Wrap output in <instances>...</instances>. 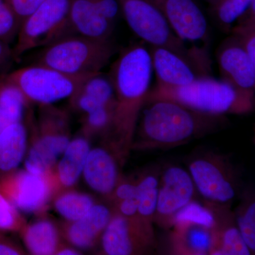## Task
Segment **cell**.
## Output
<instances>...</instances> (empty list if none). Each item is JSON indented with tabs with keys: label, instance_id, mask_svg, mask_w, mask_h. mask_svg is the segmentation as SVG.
Instances as JSON below:
<instances>
[{
	"label": "cell",
	"instance_id": "30bf717a",
	"mask_svg": "<svg viewBox=\"0 0 255 255\" xmlns=\"http://www.w3.org/2000/svg\"><path fill=\"white\" fill-rule=\"evenodd\" d=\"M0 190L18 211L32 214L44 207L51 193L48 175L26 170L14 172L0 181Z\"/></svg>",
	"mask_w": 255,
	"mask_h": 255
},
{
	"label": "cell",
	"instance_id": "e575fe53",
	"mask_svg": "<svg viewBox=\"0 0 255 255\" xmlns=\"http://www.w3.org/2000/svg\"><path fill=\"white\" fill-rule=\"evenodd\" d=\"M45 1L46 0H11V2L21 23L28 15Z\"/></svg>",
	"mask_w": 255,
	"mask_h": 255
},
{
	"label": "cell",
	"instance_id": "7a4b0ae2",
	"mask_svg": "<svg viewBox=\"0 0 255 255\" xmlns=\"http://www.w3.org/2000/svg\"><path fill=\"white\" fill-rule=\"evenodd\" d=\"M253 95L240 91L224 80L201 75L188 85L169 87L157 84L147 100L177 102L195 112L211 116L243 114L253 109Z\"/></svg>",
	"mask_w": 255,
	"mask_h": 255
},
{
	"label": "cell",
	"instance_id": "60d3db41",
	"mask_svg": "<svg viewBox=\"0 0 255 255\" xmlns=\"http://www.w3.org/2000/svg\"><path fill=\"white\" fill-rule=\"evenodd\" d=\"M1 82H2V78H0V85H1Z\"/></svg>",
	"mask_w": 255,
	"mask_h": 255
},
{
	"label": "cell",
	"instance_id": "7402d4cb",
	"mask_svg": "<svg viewBox=\"0 0 255 255\" xmlns=\"http://www.w3.org/2000/svg\"><path fill=\"white\" fill-rule=\"evenodd\" d=\"M29 104L16 87L2 78L0 85V134L11 124L24 121Z\"/></svg>",
	"mask_w": 255,
	"mask_h": 255
},
{
	"label": "cell",
	"instance_id": "ba28073f",
	"mask_svg": "<svg viewBox=\"0 0 255 255\" xmlns=\"http://www.w3.org/2000/svg\"><path fill=\"white\" fill-rule=\"evenodd\" d=\"M39 128L41 135L25 156V170L48 175L63 155L70 139L68 118L65 112L52 105H42Z\"/></svg>",
	"mask_w": 255,
	"mask_h": 255
},
{
	"label": "cell",
	"instance_id": "52a82bcc",
	"mask_svg": "<svg viewBox=\"0 0 255 255\" xmlns=\"http://www.w3.org/2000/svg\"><path fill=\"white\" fill-rule=\"evenodd\" d=\"M70 0H46L21 22L13 50L15 61L30 50L70 34Z\"/></svg>",
	"mask_w": 255,
	"mask_h": 255
},
{
	"label": "cell",
	"instance_id": "8d00e7d4",
	"mask_svg": "<svg viewBox=\"0 0 255 255\" xmlns=\"http://www.w3.org/2000/svg\"><path fill=\"white\" fill-rule=\"evenodd\" d=\"M138 205V194L135 197L119 201V210L120 215L128 219H132L137 215Z\"/></svg>",
	"mask_w": 255,
	"mask_h": 255
},
{
	"label": "cell",
	"instance_id": "9a60e30c",
	"mask_svg": "<svg viewBox=\"0 0 255 255\" xmlns=\"http://www.w3.org/2000/svg\"><path fill=\"white\" fill-rule=\"evenodd\" d=\"M68 24L70 34L100 41L111 40L114 28V23L99 12L91 0H70Z\"/></svg>",
	"mask_w": 255,
	"mask_h": 255
},
{
	"label": "cell",
	"instance_id": "cb8c5ba5",
	"mask_svg": "<svg viewBox=\"0 0 255 255\" xmlns=\"http://www.w3.org/2000/svg\"><path fill=\"white\" fill-rule=\"evenodd\" d=\"M94 205L95 201L91 196L79 192L65 193L55 201L57 213L71 223L85 216Z\"/></svg>",
	"mask_w": 255,
	"mask_h": 255
},
{
	"label": "cell",
	"instance_id": "44dd1931",
	"mask_svg": "<svg viewBox=\"0 0 255 255\" xmlns=\"http://www.w3.org/2000/svg\"><path fill=\"white\" fill-rule=\"evenodd\" d=\"M24 243L31 254H55L59 243L58 229L48 220L36 221L26 228L24 233Z\"/></svg>",
	"mask_w": 255,
	"mask_h": 255
},
{
	"label": "cell",
	"instance_id": "d6986e66",
	"mask_svg": "<svg viewBox=\"0 0 255 255\" xmlns=\"http://www.w3.org/2000/svg\"><path fill=\"white\" fill-rule=\"evenodd\" d=\"M28 132L23 122L11 124L0 134V181L17 170L27 150Z\"/></svg>",
	"mask_w": 255,
	"mask_h": 255
},
{
	"label": "cell",
	"instance_id": "f35d334b",
	"mask_svg": "<svg viewBox=\"0 0 255 255\" xmlns=\"http://www.w3.org/2000/svg\"><path fill=\"white\" fill-rule=\"evenodd\" d=\"M56 255H80L78 250L72 248H62L59 251H57Z\"/></svg>",
	"mask_w": 255,
	"mask_h": 255
},
{
	"label": "cell",
	"instance_id": "4dcf8cb0",
	"mask_svg": "<svg viewBox=\"0 0 255 255\" xmlns=\"http://www.w3.org/2000/svg\"><path fill=\"white\" fill-rule=\"evenodd\" d=\"M238 228L251 253L255 251V203L251 201L238 216Z\"/></svg>",
	"mask_w": 255,
	"mask_h": 255
},
{
	"label": "cell",
	"instance_id": "ffe728a7",
	"mask_svg": "<svg viewBox=\"0 0 255 255\" xmlns=\"http://www.w3.org/2000/svg\"><path fill=\"white\" fill-rule=\"evenodd\" d=\"M90 150V142L85 137H79L70 140L57 167L58 179L63 187H70L78 182Z\"/></svg>",
	"mask_w": 255,
	"mask_h": 255
},
{
	"label": "cell",
	"instance_id": "7c38bea8",
	"mask_svg": "<svg viewBox=\"0 0 255 255\" xmlns=\"http://www.w3.org/2000/svg\"><path fill=\"white\" fill-rule=\"evenodd\" d=\"M149 224L140 219L133 223L122 215L112 216L102 234V249L109 255L132 254L150 238Z\"/></svg>",
	"mask_w": 255,
	"mask_h": 255
},
{
	"label": "cell",
	"instance_id": "5b68a950",
	"mask_svg": "<svg viewBox=\"0 0 255 255\" xmlns=\"http://www.w3.org/2000/svg\"><path fill=\"white\" fill-rule=\"evenodd\" d=\"M144 112L140 132L149 143L172 145L182 143L195 135L216 116L199 113L177 102L166 100L151 101Z\"/></svg>",
	"mask_w": 255,
	"mask_h": 255
},
{
	"label": "cell",
	"instance_id": "836d02e7",
	"mask_svg": "<svg viewBox=\"0 0 255 255\" xmlns=\"http://www.w3.org/2000/svg\"><path fill=\"white\" fill-rule=\"evenodd\" d=\"M91 1L104 17L115 23L121 11L118 0H91Z\"/></svg>",
	"mask_w": 255,
	"mask_h": 255
},
{
	"label": "cell",
	"instance_id": "d590c367",
	"mask_svg": "<svg viewBox=\"0 0 255 255\" xmlns=\"http://www.w3.org/2000/svg\"><path fill=\"white\" fill-rule=\"evenodd\" d=\"M14 61L12 48H11L9 43L0 39V78L6 75V72L9 70Z\"/></svg>",
	"mask_w": 255,
	"mask_h": 255
},
{
	"label": "cell",
	"instance_id": "3957f363",
	"mask_svg": "<svg viewBox=\"0 0 255 255\" xmlns=\"http://www.w3.org/2000/svg\"><path fill=\"white\" fill-rule=\"evenodd\" d=\"M121 11L132 31L150 44L172 50L208 75L207 58L201 50L188 49L176 36L159 6L152 0H118Z\"/></svg>",
	"mask_w": 255,
	"mask_h": 255
},
{
	"label": "cell",
	"instance_id": "4316f807",
	"mask_svg": "<svg viewBox=\"0 0 255 255\" xmlns=\"http://www.w3.org/2000/svg\"><path fill=\"white\" fill-rule=\"evenodd\" d=\"M172 219L176 226L198 225L212 231L217 226L213 211L192 200L179 210Z\"/></svg>",
	"mask_w": 255,
	"mask_h": 255
},
{
	"label": "cell",
	"instance_id": "ac0fdd59",
	"mask_svg": "<svg viewBox=\"0 0 255 255\" xmlns=\"http://www.w3.org/2000/svg\"><path fill=\"white\" fill-rule=\"evenodd\" d=\"M108 207L95 204L81 219L71 223L67 231L69 242L77 249L92 248L112 219Z\"/></svg>",
	"mask_w": 255,
	"mask_h": 255
},
{
	"label": "cell",
	"instance_id": "9c48e42d",
	"mask_svg": "<svg viewBox=\"0 0 255 255\" xmlns=\"http://www.w3.org/2000/svg\"><path fill=\"white\" fill-rule=\"evenodd\" d=\"M189 174L194 186L206 200L227 204L236 198V180L224 162L213 156H203L191 161Z\"/></svg>",
	"mask_w": 255,
	"mask_h": 255
},
{
	"label": "cell",
	"instance_id": "603a6c76",
	"mask_svg": "<svg viewBox=\"0 0 255 255\" xmlns=\"http://www.w3.org/2000/svg\"><path fill=\"white\" fill-rule=\"evenodd\" d=\"M181 248L194 255L211 253L214 245V232L198 225L177 226Z\"/></svg>",
	"mask_w": 255,
	"mask_h": 255
},
{
	"label": "cell",
	"instance_id": "5bb4252c",
	"mask_svg": "<svg viewBox=\"0 0 255 255\" xmlns=\"http://www.w3.org/2000/svg\"><path fill=\"white\" fill-rule=\"evenodd\" d=\"M218 63L223 80L240 91L253 95L255 64L236 38L221 47L218 54Z\"/></svg>",
	"mask_w": 255,
	"mask_h": 255
},
{
	"label": "cell",
	"instance_id": "277c9868",
	"mask_svg": "<svg viewBox=\"0 0 255 255\" xmlns=\"http://www.w3.org/2000/svg\"><path fill=\"white\" fill-rule=\"evenodd\" d=\"M115 52L111 40L100 41L70 34L43 47L35 64L69 75L98 73L110 63Z\"/></svg>",
	"mask_w": 255,
	"mask_h": 255
},
{
	"label": "cell",
	"instance_id": "1f68e13d",
	"mask_svg": "<svg viewBox=\"0 0 255 255\" xmlns=\"http://www.w3.org/2000/svg\"><path fill=\"white\" fill-rule=\"evenodd\" d=\"M255 18L248 16V19L235 28L236 39L246 50L253 63L255 64Z\"/></svg>",
	"mask_w": 255,
	"mask_h": 255
},
{
	"label": "cell",
	"instance_id": "f546056e",
	"mask_svg": "<svg viewBox=\"0 0 255 255\" xmlns=\"http://www.w3.org/2000/svg\"><path fill=\"white\" fill-rule=\"evenodd\" d=\"M115 108L116 103H114L85 114L84 119L85 130L89 132H98L114 126Z\"/></svg>",
	"mask_w": 255,
	"mask_h": 255
},
{
	"label": "cell",
	"instance_id": "8992f818",
	"mask_svg": "<svg viewBox=\"0 0 255 255\" xmlns=\"http://www.w3.org/2000/svg\"><path fill=\"white\" fill-rule=\"evenodd\" d=\"M94 74L69 75L34 63L6 74L2 78L16 87L29 103L42 106L53 105L59 101L70 99Z\"/></svg>",
	"mask_w": 255,
	"mask_h": 255
},
{
	"label": "cell",
	"instance_id": "6da1fadb",
	"mask_svg": "<svg viewBox=\"0 0 255 255\" xmlns=\"http://www.w3.org/2000/svg\"><path fill=\"white\" fill-rule=\"evenodd\" d=\"M150 52L141 45L124 49L111 69L115 95L114 126L124 135L131 133L139 112L147 100L152 73Z\"/></svg>",
	"mask_w": 255,
	"mask_h": 255
},
{
	"label": "cell",
	"instance_id": "e0dca14e",
	"mask_svg": "<svg viewBox=\"0 0 255 255\" xmlns=\"http://www.w3.org/2000/svg\"><path fill=\"white\" fill-rule=\"evenodd\" d=\"M82 175L92 190L102 195H109L117 185V162L108 151L95 147L90 151Z\"/></svg>",
	"mask_w": 255,
	"mask_h": 255
},
{
	"label": "cell",
	"instance_id": "f1b7e54d",
	"mask_svg": "<svg viewBox=\"0 0 255 255\" xmlns=\"http://www.w3.org/2000/svg\"><path fill=\"white\" fill-rule=\"evenodd\" d=\"M255 0H219L215 3L216 16L221 24L230 26L248 12Z\"/></svg>",
	"mask_w": 255,
	"mask_h": 255
},
{
	"label": "cell",
	"instance_id": "d4e9b609",
	"mask_svg": "<svg viewBox=\"0 0 255 255\" xmlns=\"http://www.w3.org/2000/svg\"><path fill=\"white\" fill-rule=\"evenodd\" d=\"M211 254L250 255L251 251L242 237L238 228L231 226L223 228L218 235L214 232V245Z\"/></svg>",
	"mask_w": 255,
	"mask_h": 255
},
{
	"label": "cell",
	"instance_id": "8fae6325",
	"mask_svg": "<svg viewBox=\"0 0 255 255\" xmlns=\"http://www.w3.org/2000/svg\"><path fill=\"white\" fill-rule=\"evenodd\" d=\"M182 41H199L208 34L206 16L194 0H152Z\"/></svg>",
	"mask_w": 255,
	"mask_h": 255
},
{
	"label": "cell",
	"instance_id": "2e32d148",
	"mask_svg": "<svg viewBox=\"0 0 255 255\" xmlns=\"http://www.w3.org/2000/svg\"><path fill=\"white\" fill-rule=\"evenodd\" d=\"M152 68L157 84L169 87L188 85L202 75L189 62L172 50L152 47L150 50Z\"/></svg>",
	"mask_w": 255,
	"mask_h": 255
},
{
	"label": "cell",
	"instance_id": "83f0119b",
	"mask_svg": "<svg viewBox=\"0 0 255 255\" xmlns=\"http://www.w3.org/2000/svg\"><path fill=\"white\" fill-rule=\"evenodd\" d=\"M20 26L11 0H0V39L11 44L16 40Z\"/></svg>",
	"mask_w": 255,
	"mask_h": 255
},
{
	"label": "cell",
	"instance_id": "74e56055",
	"mask_svg": "<svg viewBox=\"0 0 255 255\" xmlns=\"http://www.w3.org/2000/svg\"><path fill=\"white\" fill-rule=\"evenodd\" d=\"M114 193L119 201L130 199L137 196V184L126 182L119 184L114 189Z\"/></svg>",
	"mask_w": 255,
	"mask_h": 255
},
{
	"label": "cell",
	"instance_id": "b9f144b4",
	"mask_svg": "<svg viewBox=\"0 0 255 255\" xmlns=\"http://www.w3.org/2000/svg\"><path fill=\"white\" fill-rule=\"evenodd\" d=\"M218 1H219V0H218ZM217 1H216V2H217Z\"/></svg>",
	"mask_w": 255,
	"mask_h": 255
},
{
	"label": "cell",
	"instance_id": "ab89813d",
	"mask_svg": "<svg viewBox=\"0 0 255 255\" xmlns=\"http://www.w3.org/2000/svg\"><path fill=\"white\" fill-rule=\"evenodd\" d=\"M211 1H212V2L214 3V4H215V3H216V1H218V0H211Z\"/></svg>",
	"mask_w": 255,
	"mask_h": 255
},
{
	"label": "cell",
	"instance_id": "4fadbf2b",
	"mask_svg": "<svg viewBox=\"0 0 255 255\" xmlns=\"http://www.w3.org/2000/svg\"><path fill=\"white\" fill-rule=\"evenodd\" d=\"M195 186L190 174L182 167H169L159 181L156 213L161 218H172L192 200Z\"/></svg>",
	"mask_w": 255,
	"mask_h": 255
},
{
	"label": "cell",
	"instance_id": "d6a6232c",
	"mask_svg": "<svg viewBox=\"0 0 255 255\" xmlns=\"http://www.w3.org/2000/svg\"><path fill=\"white\" fill-rule=\"evenodd\" d=\"M19 226L18 210L0 190V231H14Z\"/></svg>",
	"mask_w": 255,
	"mask_h": 255
},
{
	"label": "cell",
	"instance_id": "484cf974",
	"mask_svg": "<svg viewBox=\"0 0 255 255\" xmlns=\"http://www.w3.org/2000/svg\"><path fill=\"white\" fill-rule=\"evenodd\" d=\"M138 194L139 219L150 223L156 214L158 198L159 179L156 176L149 174L142 178L137 184Z\"/></svg>",
	"mask_w": 255,
	"mask_h": 255
}]
</instances>
